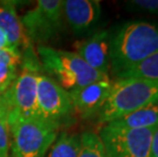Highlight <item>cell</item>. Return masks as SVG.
<instances>
[{"label":"cell","mask_w":158,"mask_h":157,"mask_svg":"<svg viewBox=\"0 0 158 157\" xmlns=\"http://www.w3.org/2000/svg\"><path fill=\"white\" fill-rule=\"evenodd\" d=\"M15 5L13 1L0 0V30L6 37L8 47L22 53L32 43L27 38Z\"/></svg>","instance_id":"cell-12"},{"label":"cell","mask_w":158,"mask_h":157,"mask_svg":"<svg viewBox=\"0 0 158 157\" xmlns=\"http://www.w3.org/2000/svg\"><path fill=\"white\" fill-rule=\"evenodd\" d=\"M158 51V24L129 22L110 36V72L116 76Z\"/></svg>","instance_id":"cell-1"},{"label":"cell","mask_w":158,"mask_h":157,"mask_svg":"<svg viewBox=\"0 0 158 157\" xmlns=\"http://www.w3.org/2000/svg\"><path fill=\"white\" fill-rule=\"evenodd\" d=\"M123 129H149L158 126V104L142 107L107 123Z\"/></svg>","instance_id":"cell-13"},{"label":"cell","mask_w":158,"mask_h":157,"mask_svg":"<svg viewBox=\"0 0 158 157\" xmlns=\"http://www.w3.org/2000/svg\"><path fill=\"white\" fill-rule=\"evenodd\" d=\"M42 72L38 55L33 44L22 51V62L19 75L2 96L9 111L29 118H39L37 107L38 76Z\"/></svg>","instance_id":"cell-5"},{"label":"cell","mask_w":158,"mask_h":157,"mask_svg":"<svg viewBox=\"0 0 158 157\" xmlns=\"http://www.w3.org/2000/svg\"><path fill=\"white\" fill-rule=\"evenodd\" d=\"M110 36L111 34L106 30L96 31L88 38L76 42L73 52L95 71L109 76Z\"/></svg>","instance_id":"cell-10"},{"label":"cell","mask_w":158,"mask_h":157,"mask_svg":"<svg viewBox=\"0 0 158 157\" xmlns=\"http://www.w3.org/2000/svg\"><path fill=\"white\" fill-rule=\"evenodd\" d=\"M19 65L10 63H0V95L9 89L19 75Z\"/></svg>","instance_id":"cell-18"},{"label":"cell","mask_w":158,"mask_h":157,"mask_svg":"<svg viewBox=\"0 0 158 157\" xmlns=\"http://www.w3.org/2000/svg\"><path fill=\"white\" fill-rule=\"evenodd\" d=\"M43 72L66 91L81 88L109 76L95 71L76 52L38 45L36 49Z\"/></svg>","instance_id":"cell-2"},{"label":"cell","mask_w":158,"mask_h":157,"mask_svg":"<svg viewBox=\"0 0 158 157\" xmlns=\"http://www.w3.org/2000/svg\"><path fill=\"white\" fill-rule=\"evenodd\" d=\"M37 107L40 119L58 126L60 129L75 122L76 113L69 91L43 71L38 76Z\"/></svg>","instance_id":"cell-7"},{"label":"cell","mask_w":158,"mask_h":157,"mask_svg":"<svg viewBox=\"0 0 158 157\" xmlns=\"http://www.w3.org/2000/svg\"><path fill=\"white\" fill-rule=\"evenodd\" d=\"M116 79H142L158 81V51L148 56L134 68L122 72Z\"/></svg>","instance_id":"cell-15"},{"label":"cell","mask_w":158,"mask_h":157,"mask_svg":"<svg viewBox=\"0 0 158 157\" xmlns=\"http://www.w3.org/2000/svg\"><path fill=\"white\" fill-rule=\"evenodd\" d=\"M81 145V135L62 131L58 133L50 147L48 157H78Z\"/></svg>","instance_id":"cell-14"},{"label":"cell","mask_w":158,"mask_h":157,"mask_svg":"<svg viewBox=\"0 0 158 157\" xmlns=\"http://www.w3.org/2000/svg\"><path fill=\"white\" fill-rule=\"evenodd\" d=\"M131 10L158 15V0H131L127 2Z\"/></svg>","instance_id":"cell-19"},{"label":"cell","mask_w":158,"mask_h":157,"mask_svg":"<svg viewBox=\"0 0 158 157\" xmlns=\"http://www.w3.org/2000/svg\"><path fill=\"white\" fill-rule=\"evenodd\" d=\"M151 104H158V81L115 79L109 96L97 115L98 122L107 125Z\"/></svg>","instance_id":"cell-3"},{"label":"cell","mask_w":158,"mask_h":157,"mask_svg":"<svg viewBox=\"0 0 158 157\" xmlns=\"http://www.w3.org/2000/svg\"><path fill=\"white\" fill-rule=\"evenodd\" d=\"M9 150L11 157H44L60 128L40 118H29L9 111Z\"/></svg>","instance_id":"cell-4"},{"label":"cell","mask_w":158,"mask_h":157,"mask_svg":"<svg viewBox=\"0 0 158 157\" xmlns=\"http://www.w3.org/2000/svg\"><path fill=\"white\" fill-rule=\"evenodd\" d=\"M63 1L38 0L21 18L27 38L32 44L43 45L55 39L64 27Z\"/></svg>","instance_id":"cell-6"},{"label":"cell","mask_w":158,"mask_h":157,"mask_svg":"<svg viewBox=\"0 0 158 157\" xmlns=\"http://www.w3.org/2000/svg\"><path fill=\"white\" fill-rule=\"evenodd\" d=\"M62 5L64 21L78 36L93 31L101 18V4L97 0H65Z\"/></svg>","instance_id":"cell-11"},{"label":"cell","mask_w":158,"mask_h":157,"mask_svg":"<svg viewBox=\"0 0 158 157\" xmlns=\"http://www.w3.org/2000/svg\"><path fill=\"white\" fill-rule=\"evenodd\" d=\"M9 108L0 96V157H9Z\"/></svg>","instance_id":"cell-17"},{"label":"cell","mask_w":158,"mask_h":157,"mask_svg":"<svg viewBox=\"0 0 158 157\" xmlns=\"http://www.w3.org/2000/svg\"><path fill=\"white\" fill-rule=\"evenodd\" d=\"M78 157H108L99 135L87 131L81 135V145Z\"/></svg>","instance_id":"cell-16"},{"label":"cell","mask_w":158,"mask_h":157,"mask_svg":"<svg viewBox=\"0 0 158 157\" xmlns=\"http://www.w3.org/2000/svg\"><path fill=\"white\" fill-rule=\"evenodd\" d=\"M156 128L123 129L105 125L98 135L108 157H151V140Z\"/></svg>","instance_id":"cell-8"},{"label":"cell","mask_w":158,"mask_h":157,"mask_svg":"<svg viewBox=\"0 0 158 157\" xmlns=\"http://www.w3.org/2000/svg\"><path fill=\"white\" fill-rule=\"evenodd\" d=\"M22 53L10 48L0 49V63H10V64H21Z\"/></svg>","instance_id":"cell-20"},{"label":"cell","mask_w":158,"mask_h":157,"mask_svg":"<svg viewBox=\"0 0 158 157\" xmlns=\"http://www.w3.org/2000/svg\"><path fill=\"white\" fill-rule=\"evenodd\" d=\"M1 48H9L8 47V43L6 40L5 35L3 34V32L0 30V49Z\"/></svg>","instance_id":"cell-22"},{"label":"cell","mask_w":158,"mask_h":157,"mask_svg":"<svg viewBox=\"0 0 158 157\" xmlns=\"http://www.w3.org/2000/svg\"><path fill=\"white\" fill-rule=\"evenodd\" d=\"M151 157H158V126L154 131L151 140Z\"/></svg>","instance_id":"cell-21"},{"label":"cell","mask_w":158,"mask_h":157,"mask_svg":"<svg viewBox=\"0 0 158 157\" xmlns=\"http://www.w3.org/2000/svg\"><path fill=\"white\" fill-rule=\"evenodd\" d=\"M112 86V80L105 79L69 91L76 116L86 119L98 115Z\"/></svg>","instance_id":"cell-9"}]
</instances>
